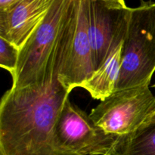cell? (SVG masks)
Here are the masks:
<instances>
[{
  "mask_svg": "<svg viewBox=\"0 0 155 155\" xmlns=\"http://www.w3.org/2000/svg\"><path fill=\"white\" fill-rule=\"evenodd\" d=\"M123 45L114 49L102 65L83 83L86 89L94 99L103 101L117 89L121 69Z\"/></svg>",
  "mask_w": 155,
  "mask_h": 155,
  "instance_id": "9",
  "label": "cell"
},
{
  "mask_svg": "<svg viewBox=\"0 0 155 155\" xmlns=\"http://www.w3.org/2000/svg\"><path fill=\"white\" fill-rule=\"evenodd\" d=\"M74 0H53L46 16L20 49L12 89H20L39 82L57 42L64 18Z\"/></svg>",
  "mask_w": 155,
  "mask_h": 155,
  "instance_id": "4",
  "label": "cell"
},
{
  "mask_svg": "<svg viewBox=\"0 0 155 155\" xmlns=\"http://www.w3.org/2000/svg\"><path fill=\"white\" fill-rule=\"evenodd\" d=\"M76 18L74 0L50 54L44 77L20 89L11 88L0 104V155H79L64 150L55 137V126L68 89L58 74L68 54Z\"/></svg>",
  "mask_w": 155,
  "mask_h": 155,
  "instance_id": "1",
  "label": "cell"
},
{
  "mask_svg": "<svg viewBox=\"0 0 155 155\" xmlns=\"http://www.w3.org/2000/svg\"><path fill=\"white\" fill-rule=\"evenodd\" d=\"M20 48L7 39L0 37V66L7 70L13 77L19 60Z\"/></svg>",
  "mask_w": 155,
  "mask_h": 155,
  "instance_id": "11",
  "label": "cell"
},
{
  "mask_svg": "<svg viewBox=\"0 0 155 155\" xmlns=\"http://www.w3.org/2000/svg\"><path fill=\"white\" fill-rule=\"evenodd\" d=\"M153 87H155V84L154 85V86H153Z\"/></svg>",
  "mask_w": 155,
  "mask_h": 155,
  "instance_id": "15",
  "label": "cell"
},
{
  "mask_svg": "<svg viewBox=\"0 0 155 155\" xmlns=\"http://www.w3.org/2000/svg\"><path fill=\"white\" fill-rule=\"evenodd\" d=\"M19 0H0V12L8 10Z\"/></svg>",
  "mask_w": 155,
  "mask_h": 155,
  "instance_id": "12",
  "label": "cell"
},
{
  "mask_svg": "<svg viewBox=\"0 0 155 155\" xmlns=\"http://www.w3.org/2000/svg\"><path fill=\"white\" fill-rule=\"evenodd\" d=\"M149 120H155V113L152 115V116H151V119H150ZM149 120H148V121H149Z\"/></svg>",
  "mask_w": 155,
  "mask_h": 155,
  "instance_id": "14",
  "label": "cell"
},
{
  "mask_svg": "<svg viewBox=\"0 0 155 155\" xmlns=\"http://www.w3.org/2000/svg\"><path fill=\"white\" fill-rule=\"evenodd\" d=\"M98 1H102L106 3H108V4L111 5H119V6H123V7H125L126 4L124 0H98Z\"/></svg>",
  "mask_w": 155,
  "mask_h": 155,
  "instance_id": "13",
  "label": "cell"
},
{
  "mask_svg": "<svg viewBox=\"0 0 155 155\" xmlns=\"http://www.w3.org/2000/svg\"><path fill=\"white\" fill-rule=\"evenodd\" d=\"M155 113V96L149 86L117 89L91 111L90 117L106 133L131 134Z\"/></svg>",
  "mask_w": 155,
  "mask_h": 155,
  "instance_id": "3",
  "label": "cell"
},
{
  "mask_svg": "<svg viewBox=\"0 0 155 155\" xmlns=\"http://www.w3.org/2000/svg\"><path fill=\"white\" fill-rule=\"evenodd\" d=\"M132 8L87 0L88 31L95 71L111 51L124 43Z\"/></svg>",
  "mask_w": 155,
  "mask_h": 155,
  "instance_id": "6",
  "label": "cell"
},
{
  "mask_svg": "<svg viewBox=\"0 0 155 155\" xmlns=\"http://www.w3.org/2000/svg\"><path fill=\"white\" fill-rule=\"evenodd\" d=\"M154 72L155 3L142 2L130 13L117 89L149 86Z\"/></svg>",
  "mask_w": 155,
  "mask_h": 155,
  "instance_id": "2",
  "label": "cell"
},
{
  "mask_svg": "<svg viewBox=\"0 0 155 155\" xmlns=\"http://www.w3.org/2000/svg\"><path fill=\"white\" fill-rule=\"evenodd\" d=\"M110 155H155V120H149L136 131L118 137Z\"/></svg>",
  "mask_w": 155,
  "mask_h": 155,
  "instance_id": "10",
  "label": "cell"
},
{
  "mask_svg": "<svg viewBox=\"0 0 155 155\" xmlns=\"http://www.w3.org/2000/svg\"><path fill=\"white\" fill-rule=\"evenodd\" d=\"M55 137L64 150L79 155H110L118 139L106 133L69 99L56 123Z\"/></svg>",
  "mask_w": 155,
  "mask_h": 155,
  "instance_id": "5",
  "label": "cell"
},
{
  "mask_svg": "<svg viewBox=\"0 0 155 155\" xmlns=\"http://www.w3.org/2000/svg\"><path fill=\"white\" fill-rule=\"evenodd\" d=\"M53 0H19L8 10L0 12V37L21 49L41 24Z\"/></svg>",
  "mask_w": 155,
  "mask_h": 155,
  "instance_id": "8",
  "label": "cell"
},
{
  "mask_svg": "<svg viewBox=\"0 0 155 155\" xmlns=\"http://www.w3.org/2000/svg\"><path fill=\"white\" fill-rule=\"evenodd\" d=\"M95 71L88 31L87 0H76V18L68 54L58 74L59 81L71 92L81 87Z\"/></svg>",
  "mask_w": 155,
  "mask_h": 155,
  "instance_id": "7",
  "label": "cell"
}]
</instances>
